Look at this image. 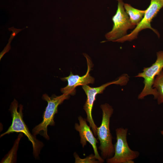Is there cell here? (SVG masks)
Segmentation results:
<instances>
[{
	"label": "cell",
	"mask_w": 163,
	"mask_h": 163,
	"mask_svg": "<svg viewBox=\"0 0 163 163\" xmlns=\"http://www.w3.org/2000/svg\"><path fill=\"white\" fill-rule=\"evenodd\" d=\"M18 103L14 99L11 102L9 110L12 118V123L6 131L2 134L0 137L6 134L14 133H22L24 134L32 144L33 154L35 158H38L43 145L42 142L37 139L35 136L32 134L23 120V106L20 104L18 110Z\"/></svg>",
	"instance_id": "obj_1"
},
{
	"label": "cell",
	"mask_w": 163,
	"mask_h": 163,
	"mask_svg": "<svg viewBox=\"0 0 163 163\" xmlns=\"http://www.w3.org/2000/svg\"><path fill=\"white\" fill-rule=\"evenodd\" d=\"M100 107L102 112V120L101 125L97 128V136L100 143L98 149L101 151V157L104 159L111 158L114 154L113 137L110 129V118L113 109L107 103L101 104Z\"/></svg>",
	"instance_id": "obj_2"
},
{
	"label": "cell",
	"mask_w": 163,
	"mask_h": 163,
	"mask_svg": "<svg viewBox=\"0 0 163 163\" xmlns=\"http://www.w3.org/2000/svg\"><path fill=\"white\" fill-rule=\"evenodd\" d=\"M69 95L65 94L58 96L53 94L51 97L46 94L43 95L42 98L47 102V105L43 114L42 122L32 129L34 136L39 134L46 139L49 140L47 133L48 126L55 125L54 118L55 114L57 113L58 106L65 100L69 99Z\"/></svg>",
	"instance_id": "obj_3"
},
{
	"label": "cell",
	"mask_w": 163,
	"mask_h": 163,
	"mask_svg": "<svg viewBox=\"0 0 163 163\" xmlns=\"http://www.w3.org/2000/svg\"><path fill=\"white\" fill-rule=\"evenodd\" d=\"M129 76L128 74L122 75L117 79L107 82L97 87L92 88L88 85L82 86V88L87 96V99L83 106V109L86 114L87 121L89 123L95 136H97V127L95 123L92 115V111L94 102L96 100V95L102 93L108 86L113 84L125 85L129 81Z\"/></svg>",
	"instance_id": "obj_4"
},
{
	"label": "cell",
	"mask_w": 163,
	"mask_h": 163,
	"mask_svg": "<svg viewBox=\"0 0 163 163\" xmlns=\"http://www.w3.org/2000/svg\"><path fill=\"white\" fill-rule=\"evenodd\" d=\"M127 128H117L116 129V142L114 145V152L111 158L106 159L107 163H132L139 156V153L131 149L127 141Z\"/></svg>",
	"instance_id": "obj_5"
},
{
	"label": "cell",
	"mask_w": 163,
	"mask_h": 163,
	"mask_svg": "<svg viewBox=\"0 0 163 163\" xmlns=\"http://www.w3.org/2000/svg\"><path fill=\"white\" fill-rule=\"evenodd\" d=\"M163 68V51L157 53V59L155 62L150 66L144 67L142 72L139 73L135 77L143 78L144 79V88L138 95L139 99H143L146 96L152 95L154 99H157L158 92L152 88L156 76L162 70Z\"/></svg>",
	"instance_id": "obj_6"
},
{
	"label": "cell",
	"mask_w": 163,
	"mask_h": 163,
	"mask_svg": "<svg viewBox=\"0 0 163 163\" xmlns=\"http://www.w3.org/2000/svg\"><path fill=\"white\" fill-rule=\"evenodd\" d=\"M117 9L112 18L113 25L112 29L105 35L109 41H113L126 35L127 31L134 27L131 23L129 17L126 12L123 0H117Z\"/></svg>",
	"instance_id": "obj_7"
},
{
	"label": "cell",
	"mask_w": 163,
	"mask_h": 163,
	"mask_svg": "<svg viewBox=\"0 0 163 163\" xmlns=\"http://www.w3.org/2000/svg\"><path fill=\"white\" fill-rule=\"evenodd\" d=\"M163 7V0H151L149 5L145 10L143 18L134 29L130 34L113 42L123 43L131 41L137 37L139 32L146 29H151L159 37V33L151 27V23Z\"/></svg>",
	"instance_id": "obj_8"
},
{
	"label": "cell",
	"mask_w": 163,
	"mask_h": 163,
	"mask_svg": "<svg viewBox=\"0 0 163 163\" xmlns=\"http://www.w3.org/2000/svg\"><path fill=\"white\" fill-rule=\"evenodd\" d=\"M84 55L87 59L88 64L86 73L83 76H80L78 75H73L71 72L69 76L61 78V79L62 81H67L68 82L66 86L61 89V91L63 94L74 95L75 93V88L77 87L92 84L94 83V78L90 75L89 73L91 70V62L87 55L85 54Z\"/></svg>",
	"instance_id": "obj_9"
},
{
	"label": "cell",
	"mask_w": 163,
	"mask_h": 163,
	"mask_svg": "<svg viewBox=\"0 0 163 163\" xmlns=\"http://www.w3.org/2000/svg\"><path fill=\"white\" fill-rule=\"evenodd\" d=\"M78 119L79 124L75 123V128L79 133L80 142L82 147L84 148L86 145L87 142H88L93 148L96 158L99 163L104 162V159L100 155L97 151V143L98 142L90 129V126L88 125L86 120L82 116H79Z\"/></svg>",
	"instance_id": "obj_10"
},
{
	"label": "cell",
	"mask_w": 163,
	"mask_h": 163,
	"mask_svg": "<svg viewBox=\"0 0 163 163\" xmlns=\"http://www.w3.org/2000/svg\"><path fill=\"white\" fill-rule=\"evenodd\" d=\"M124 7L131 23L133 26H136L143 18L145 10H141L136 8L127 3H124Z\"/></svg>",
	"instance_id": "obj_11"
},
{
	"label": "cell",
	"mask_w": 163,
	"mask_h": 163,
	"mask_svg": "<svg viewBox=\"0 0 163 163\" xmlns=\"http://www.w3.org/2000/svg\"><path fill=\"white\" fill-rule=\"evenodd\" d=\"M152 88L158 92L157 98L158 104L163 103V70H162L155 77Z\"/></svg>",
	"instance_id": "obj_12"
},
{
	"label": "cell",
	"mask_w": 163,
	"mask_h": 163,
	"mask_svg": "<svg viewBox=\"0 0 163 163\" xmlns=\"http://www.w3.org/2000/svg\"><path fill=\"white\" fill-rule=\"evenodd\" d=\"M23 133H20L19 134L13 147L2 159L1 163H13L15 162L16 160L17 151L20 140L23 136Z\"/></svg>",
	"instance_id": "obj_13"
},
{
	"label": "cell",
	"mask_w": 163,
	"mask_h": 163,
	"mask_svg": "<svg viewBox=\"0 0 163 163\" xmlns=\"http://www.w3.org/2000/svg\"><path fill=\"white\" fill-rule=\"evenodd\" d=\"M74 156L75 163H98L99 161L96 158L94 155L91 154L84 158H81L78 154L75 152Z\"/></svg>",
	"instance_id": "obj_14"
},
{
	"label": "cell",
	"mask_w": 163,
	"mask_h": 163,
	"mask_svg": "<svg viewBox=\"0 0 163 163\" xmlns=\"http://www.w3.org/2000/svg\"><path fill=\"white\" fill-rule=\"evenodd\" d=\"M23 29L15 28L13 27L8 28V30L9 31H12V33L10 35V38L8 40V42L11 43L16 35Z\"/></svg>",
	"instance_id": "obj_15"
},
{
	"label": "cell",
	"mask_w": 163,
	"mask_h": 163,
	"mask_svg": "<svg viewBox=\"0 0 163 163\" xmlns=\"http://www.w3.org/2000/svg\"><path fill=\"white\" fill-rule=\"evenodd\" d=\"M10 43V42H8L3 50L0 53V59L6 53L8 52L11 49Z\"/></svg>",
	"instance_id": "obj_16"
},
{
	"label": "cell",
	"mask_w": 163,
	"mask_h": 163,
	"mask_svg": "<svg viewBox=\"0 0 163 163\" xmlns=\"http://www.w3.org/2000/svg\"><path fill=\"white\" fill-rule=\"evenodd\" d=\"M161 133L163 136V130L161 131Z\"/></svg>",
	"instance_id": "obj_17"
}]
</instances>
